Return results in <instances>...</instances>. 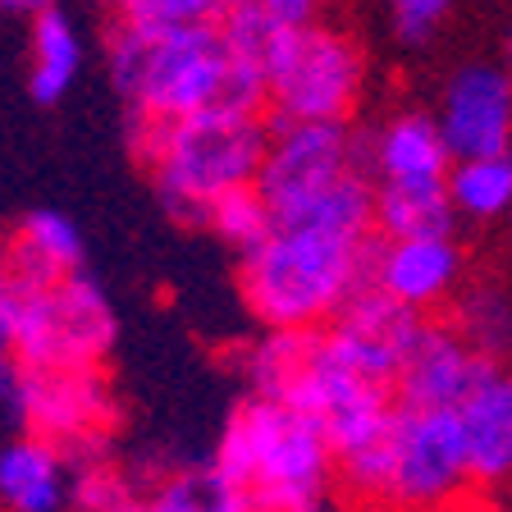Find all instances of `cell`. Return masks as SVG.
Returning <instances> with one entry per match:
<instances>
[{
	"label": "cell",
	"mask_w": 512,
	"mask_h": 512,
	"mask_svg": "<svg viewBox=\"0 0 512 512\" xmlns=\"http://www.w3.org/2000/svg\"><path fill=\"white\" fill-rule=\"evenodd\" d=\"M494 366H499V357L462 339L453 320L426 316V325L394 375V403L421 407V412H453Z\"/></svg>",
	"instance_id": "8fae6325"
},
{
	"label": "cell",
	"mask_w": 512,
	"mask_h": 512,
	"mask_svg": "<svg viewBox=\"0 0 512 512\" xmlns=\"http://www.w3.org/2000/svg\"><path fill=\"white\" fill-rule=\"evenodd\" d=\"M202 229H211L220 243H229L234 252H247V247H256L261 238L270 234V224H275V215H270V206L261 202V192L247 183V188H229L220 192L211 206L202 211Z\"/></svg>",
	"instance_id": "cb8c5ba5"
},
{
	"label": "cell",
	"mask_w": 512,
	"mask_h": 512,
	"mask_svg": "<svg viewBox=\"0 0 512 512\" xmlns=\"http://www.w3.org/2000/svg\"><path fill=\"white\" fill-rule=\"evenodd\" d=\"M10 412L19 416L23 435L55 444L69 458V467L87 458H106L110 435L119 426V403L106 371H32V366H19Z\"/></svg>",
	"instance_id": "9c48e42d"
},
{
	"label": "cell",
	"mask_w": 512,
	"mask_h": 512,
	"mask_svg": "<svg viewBox=\"0 0 512 512\" xmlns=\"http://www.w3.org/2000/svg\"><path fill=\"white\" fill-rule=\"evenodd\" d=\"M211 462L247 494L252 512H325L334 494V453L279 398L247 394L224 421Z\"/></svg>",
	"instance_id": "5b68a950"
},
{
	"label": "cell",
	"mask_w": 512,
	"mask_h": 512,
	"mask_svg": "<svg viewBox=\"0 0 512 512\" xmlns=\"http://www.w3.org/2000/svg\"><path fill=\"white\" fill-rule=\"evenodd\" d=\"M462 256L453 234H426V238H375L371 261H366V284H375L384 298L416 316H435L439 307L458 298L462 288Z\"/></svg>",
	"instance_id": "4fadbf2b"
},
{
	"label": "cell",
	"mask_w": 512,
	"mask_h": 512,
	"mask_svg": "<svg viewBox=\"0 0 512 512\" xmlns=\"http://www.w3.org/2000/svg\"><path fill=\"white\" fill-rule=\"evenodd\" d=\"M366 170L362 165V138L352 124H325V119H270L266 124V151L256 165L252 188L270 206L275 220L298 215L307 202L339 183L343 174Z\"/></svg>",
	"instance_id": "30bf717a"
},
{
	"label": "cell",
	"mask_w": 512,
	"mask_h": 512,
	"mask_svg": "<svg viewBox=\"0 0 512 512\" xmlns=\"http://www.w3.org/2000/svg\"><path fill=\"white\" fill-rule=\"evenodd\" d=\"M448 147L439 138L435 115L398 110L362 142V165L371 183H444Z\"/></svg>",
	"instance_id": "2e32d148"
},
{
	"label": "cell",
	"mask_w": 512,
	"mask_h": 512,
	"mask_svg": "<svg viewBox=\"0 0 512 512\" xmlns=\"http://www.w3.org/2000/svg\"><path fill=\"white\" fill-rule=\"evenodd\" d=\"M128 151L138 156L156 188L160 206L183 224H197L202 211L229 188L256 179L266 151L261 115H188L147 119L128 115Z\"/></svg>",
	"instance_id": "277c9868"
},
{
	"label": "cell",
	"mask_w": 512,
	"mask_h": 512,
	"mask_svg": "<svg viewBox=\"0 0 512 512\" xmlns=\"http://www.w3.org/2000/svg\"><path fill=\"white\" fill-rule=\"evenodd\" d=\"M266 106L275 119H325L348 124L366 87V55L348 32L325 23L275 28L261 55Z\"/></svg>",
	"instance_id": "8992f818"
},
{
	"label": "cell",
	"mask_w": 512,
	"mask_h": 512,
	"mask_svg": "<svg viewBox=\"0 0 512 512\" xmlns=\"http://www.w3.org/2000/svg\"><path fill=\"white\" fill-rule=\"evenodd\" d=\"M471 494L503 490L512 476V380L503 362L453 407Z\"/></svg>",
	"instance_id": "9a60e30c"
},
{
	"label": "cell",
	"mask_w": 512,
	"mask_h": 512,
	"mask_svg": "<svg viewBox=\"0 0 512 512\" xmlns=\"http://www.w3.org/2000/svg\"><path fill=\"white\" fill-rule=\"evenodd\" d=\"M444 197L453 215L494 224L512 206V160L508 156H458L444 170Z\"/></svg>",
	"instance_id": "44dd1931"
},
{
	"label": "cell",
	"mask_w": 512,
	"mask_h": 512,
	"mask_svg": "<svg viewBox=\"0 0 512 512\" xmlns=\"http://www.w3.org/2000/svg\"><path fill=\"white\" fill-rule=\"evenodd\" d=\"M28 83L32 96L42 106H55L74 92L78 74H83V37H78L74 19L55 5V10L32 19V46H28Z\"/></svg>",
	"instance_id": "d6986e66"
},
{
	"label": "cell",
	"mask_w": 512,
	"mask_h": 512,
	"mask_svg": "<svg viewBox=\"0 0 512 512\" xmlns=\"http://www.w3.org/2000/svg\"><path fill=\"white\" fill-rule=\"evenodd\" d=\"M142 512H252V503L215 462H183L142 490Z\"/></svg>",
	"instance_id": "ffe728a7"
},
{
	"label": "cell",
	"mask_w": 512,
	"mask_h": 512,
	"mask_svg": "<svg viewBox=\"0 0 512 512\" xmlns=\"http://www.w3.org/2000/svg\"><path fill=\"white\" fill-rule=\"evenodd\" d=\"M270 32L275 28L247 0H229L215 28L133 32L115 23L106 42L110 83L128 115H261V55Z\"/></svg>",
	"instance_id": "6da1fadb"
},
{
	"label": "cell",
	"mask_w": 512,
	"mask_h": 512,
	"mask_svg": "<svg viewBox=\"0 0 512 512\" xmlns=\"http://www.w3.org/2000/svg\"><path fill=\"white\" fill-rule=\"evenodd\" d=\"M421 325H426V316L398 307L375 284H362L352 288V298L320 325V339L330 343L348 366H357L366 380H380L394 389V375L403 366L412 339L421 334Z\"/></svg>",
	"instance_id": "7c38bea8"
},
{
	"label": "cell",
	"mask_w": 512,
	"mask_h": 512,
	"mask_svg": "<svg viewBox=\"0 0 512 512\" xmlns=\"http://www.w3.org/2000/svg\"><path fill=\"white\" fill-rule=\"evenodd\" d=\"M453 206L444 183H371V234L375 238H426L453 234Z\"/></svg>",
	"instance_id": "ac0fdd59"
},
{
	"label": "cell",
	"mask_w": 512,
	"mask_h": 512,
	"mask_svg": "<svg viewBox=\"0 0 512 512\" xmlns=\"http://www.w3.org/2000/svg\"><path fill=\"white\" fill-rule=\"evenodd\" d=\"M10 243L28 261H37L46 275H74V270H83V234L55 206H37V211L23 215V224L10 234Z\"/></svg>",
	"instance_id": "7402d4cb"
},
{
	"label": "cell",
	"mask_w": 512,
	"mask_h": 512,
	"mask_svg": "<svg viewBox=\"0 0 512 512\" xmlns=\"http://www.w3.org/2000/svg\"><path fill=\"white\" fill-rule=\"evenodd\" d=\"M371 243L375 234L275 220L261 243L238 252L243 307L266 330H320L366 284Z\"/></svg>",
	"instance_id": "7a4b0ae2"
},
{
	"label": "cell",
	"mask_w": 512,
	"mask_h": 512,
	"mask_svg": "<svg viewBox=\"0 0 512 512\" xmlns=\"http://www.w3.org/2000/svg\"><path fill=\"white\" fill-rule=\"evenodd\" d=\"M270 28H298V23H311L320 10V0H247Z\"/></svg>",
	"instance_id": "484cf974"
},
{
	"label": "cell",
	"mask_w": 512,
	"mask_h": 512,
	"mask_svg": "<svg viewBox=\"0 0 512 512\" xmlns=\"http://www.w3.org/2000/svg\"><path fill=\"white\" fill-rule=\"evenodd\" d=\"M69 508L74 512H142V485L115 458H87L69 471Z\"/></svg>",
	"instance_id": "603a6c76"
},
{
	"label": "cell",
	"mask_w": 512,
	"mask_h": 512,
	"mask_svg": "<svg viewBox=\"0 0 512 512\" xmlns=\"http://www.w3.org/2000/svg\"><path fill=\"white\" fill-rule=\"evenodd\" d=\"M69 458L37 435L0 444V508L5 512H64L69 508Z\"/></svg>",
	"instance_id": "e0dca14e"
},
{
	"label": "cell",
	"mask_w": 512,
	"mask_h": 512,
	"mask_svg": "<svg viewBox=\"0 0 512 512\" xmlns=\"http://www.w3.org/2000/svg\"><path fill=\"white\" fill-rule=\"evenodd\" d=\"M448 14H453V0H389V19H394L398 37L412 46L435 37V28Z\"/></svg>",
	"instance_id": "d4e9b609"
},
{
	"label": "cell",
	"mask_w": 512,
	"mask_h": 512,
	"mask_svg": "<svg viewBox=\"0 0 512 512\" xmlns=\"http://www.w3.org/2000/svg\"><path fill=\"white\" fill-rule=\"evenodd\" d=\"M334 490L362 512H453L471 494L453 412L394 403L380 435L334 458Z\"/></svg>",
	"instance_id": "3957f363"
},
{
	"label": "cell",
	"mask_w": 512,
	"mask_h": 512,
	"mask_svg": "<svg viewBox=\"0 0 512 512\" xmlns=\"http://www.w3.org/2000/svg\"><path fill=\"white\" fill-rule=\"evenodd\" d=\"M60 0H0V10L5 14H23V19H37V14L55 10Z\"/></svg>",
	"instance_id": "4316f807"
},
{
	"label": "cell",
	"mask_w": 512,
	"mask_h": 512,
	"mask_svg": "<svg viewBox=\"0 0 512 512\" xmlns=\"http://www.w3.org/2000/svg\"><path fill=\"white\" fill-rule=\"evenodd\" d=\"M119 339V316L92 275L46 279L14 320V362L32 371H106Z\"/></svg>",
	"instance_id": "52a82bcc"
},
{
	"label": "cell",
	"mask_w": 512,
	"mask_h": 512,
	"mask_svg": "<svg viewBox=\"0 0 512 512\" xmlns=\"http://www.w3.org/2000/svg\"><path fill=\"white\" fill-rule=\"evenodd\" d=\"M435 128L448 156H508L512 142V87L499 64H462L444 83Z\"/></svg>",
	"instance_id": "5bb4252c"
},
{
	"label": "cell",
	"mask_w": 512,
	"mask_h": 512,
	"mask_svg": "<svg viewBox=\"0 0 512 512\" xmlns=\"http://www.w3.org/2000/svg\"><path fill=\"white\" fill-rule=\"evenodd\" d=\"M279 403H288L298 416H307L316 435L325 439L334 458L362 448L366 439H375L394 412V389L380 380H366L357 366H348L330 343L320 339V330L307 334L302 362L293 371V380L284 384Z\"/></svg>",
	"instance_id": "ba28073f"
},
{
	"label": "cell",
	"mask_w": 512,
	"mask_h": 512,
	"mask_svg": "<svg viewBox=\"0 0 512 512\" xmlns=\"http://www.w3.org/2000/svg\"><path fill=\"white\" fill-rule=\"evenodd\" d=\"M0 512H5V508H0Z\"/></svg>",
	"instance_id": "83f0119b"
}]
</instances>
